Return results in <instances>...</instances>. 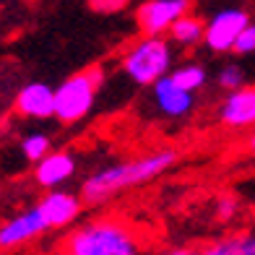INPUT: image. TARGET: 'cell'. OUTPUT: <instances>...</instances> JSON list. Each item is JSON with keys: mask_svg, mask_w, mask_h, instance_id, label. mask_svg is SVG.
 Masks as SVG:
<instances>
[{"mask_svg": "<svg viewBox=\"0 0 255 255\" xmlns=\"http://www.w3.org/2000/svg\"><path fill=\"white\" fill-rule=\"evenodd\" d=\"M235 211H237V201L232 198V195H224V198L216 201V214H219V219L235 216Z\"/></svg>", "mask_w": 255, "mask_h": 255, "instance_id": "obj_20", "label": "cell"}, {"mask_svg": "<svg viewBox=\"0 0 255 255\" xmlns=\"http://www.w3.org/2000/svg\"><path fill=\"white\" fill-rule=\"evenodd\" d=\"M120 68L135 86H154L175 68L172 39L164 34H141V39L128 44V50L123 52Z\"/></svg>", "mask_w": 255, "mask_h": 255, "instance_id": "obj_3", "label": "cell"}, {"mask_svg": "<svg viewBox=\"0 0 255 255\" xmlns=\"http://www.w3.org/2000/svg\"><path fill=\"white\" fill-rule=\"evenodd\" d=\"M18 151L29 164H37L39 159H44L52 151V141H50L47 133H26L18 141Z\"/></svg>", "mask_w": 255, "mask_h": 255, "instance_id": "obj_16", "label": "cell"}, {"mask_svg": "<svg viewBox=\"0 0 255 255\" xmlns=\"http://www.w3.org/2000/svg\"><path fill=\"white\" fill-rule=\"evenodd\" d=\"M206 255H255V229H240L203 245Z\"/></svg>", "mask_w": 255, "mask_h": 255, "instance_id": "obj_13", "label": "cell"}, {"mask_svg": "<svg viewBox=\"0 0 255 255\" xmlns=\"http://www.w3.org/2000/svg\"><path fill=\"white\" fill-rule=\"evenodd\" d=\"M250 24L248 10L242 8H222L206 21V39L203 44L211 52H235L237 37Z\"/></svg>", "mask_w": 255, "mask_h": 255, "instance_id": "obj_6", "label": "cell"}, {"mask_svg": "<svg viewBox=\"0 0 255 255\" xmlns=\"http://www.w3.org/2000/svg\"><path fill=\"white\" fill-rule=\"evenodd\" d=\"M44 232H50V224H47V219H44L39 203L26 206V208H21L18 214L10 216L8 222H3V227H0V248L5 253L18 250V248L29 245V242L39 240Z\"/></svg>", "mask_w": 255, "mask_h": 255, "instance_id": "obj_5", "label": "cell"}, {"mask_svg": "<svg viewBox=\"0 0 255 255\" xmlns=\"http://www.w3.org/2000/svg\"><path fill=\"white\" fill-rule=\"evenodd\" d=\"M235 52L237 55H253L255 52V21L242 29V34L237 37V44H235Z\"/></svg>", "mask_w": 255, "mask_h": 255, "instance_id": "obj_18", "label": "cell"}, {"mask_svg": "<svg viewBox=\"0 0 255 255\" xmlns=\"http://www.w3.org/2000/svg\"><path fill=\"white\" fill-rule=\"evenodd\" d=\"M13 112L24 120H50L55 118V86L44 81H29L13 97Z\"/></svg>", "mask_w": 255, "mask_h": 255, "instance_id": "obj_11", "label": "cell"}, {"mask_svg": "<svg viewBox=\"0 0 255 255\" xmlns=\"http://www.w3.org/2000/svg\"><path fill=\"white\" fill-rule=\"evenodd\" d=\"M169 76L175 78L182 89H188V91H201V89L206 86V81H208L206 68H203L201 63H195V60L182 63V65H175Z\"/></svg>", "mask_w": 255, "mask_h": 255, "instance_id": "obj_15", "label": "cell"}, {"mask_svg": "<svg viewBox=\"0 0 255 255\" xmlns=\"http://www.w3.org/2000/svg\"><path fill=\"white\" fill-rule=\"evenodd\" d=\"M250 151H255V133L250 135Z\"/></svg>", "mask_w": 255, "mask_h": 255, "instance_id": "obj_22", "label": "cell"}, {"mask_svg": "<svg viewBox=\"0 0 255 255\" xmlns=\"http://www.w3.org/2000/svg\"><path fill=\"white\" fill-rule=\"evenodd\" d=\"M177 161L175 148H156L151 154L135 156V159H123V161H112L104 164L94 172H89L81 182V198L86 206H102L128 188H138L143 182H151L161 177L164 172Z\"/></svg>", "mask_w": 255, "mask_h": 255, "instance_id": "obj_1", "label": "cell"}, {"mask_svg": "<svg viewBox=\"0 0 255 255\" xmlns=\"http://www.w3.org/2000/svg\"><path fill=\"white\" fill-rule=\"evenodd\" d=\"M76 167H78L76 156L71 151H65V148H57V151H50L44 159H39L34 164L31 177L42 190H55L76 177Z\"/></svg>", "mask_w": 255, "mask_h": 255, "instance_id": "obj_12", "label": "cell"}, {"mask_svg": "<svg viewBox=\"0 0 255 255\" xmlns=\"http://www.w3.org/2000/svg\"><path fill=\"white\" fill-rule=\"evenodd\" d=\"M57 255H143V240L120 216H94L68 232Z\"/></svg>", "mask_w": 255, "mask_h": 255, "instance_id": "obj_2", "label": "cell"}, {"mask_svg": "<svg viewBox=\"0 0 255 255\" xmlns=\"http://www.w3.org/2000/svg\"><path fill=\"white\" fill-rule=\"evenodd\" d=\"M190 10V0H143L135 8V24L141 34H169L175 21Z\"/></svg>", "mask_w": 255, "mask_h": 255, "instance_id": "obj_7", "label": "cell"}, {"mask_svg": "<svg viewBox=\"0 0 255 255\" xmlns=\"http://www.w3.org/2000/svg\"><path fill=\"white\" fill-rule=\"evenodd\" d=\"M216 84H219V89H224V91H235V89H240L242 84H245V73H242V68H240V65L227 63V65L219 68Z\"/></svg>", "mask_w": 255, "mask_h": 255, "instance_id": "obj_17", "label": "cell"}, {"mask_svg": "<svg viewBox=\"0 0 255 255\" xmlns=\"http://www.w3.org/2000/svg\"><path fill=\"white\" fill-rule=\"evenodd\" d=\"M216 118L224 128H232V130L255 128V86L242 84L235 91H227L216 107Z\"/></svg>", "mask_w": 255, "mask_h": 255, "instance_id": "obj_9", "label": "cell"}, {"mask_svg": "<svg viewBox=\"0 0 255 255\" xmlns=\"http://www.w3.org/2000/svg\"><path fill=\"white\" fill-rule=\"evenodd\" d=\"M44 219L50 224V232L55 229H68L78 222L81 211H84V198L81 193H71V190H63V188H55V190H47L37 201Z\"/></svg>", "mask_w": 255, "mask_h": 255, "instance_id": "obj_10", "label": "cell"}, {"mask_svg": "<svg viewBox=\"0 0 255 255\" xmlns=\"http://www.w3.org/2000/svg\"><path fill=\"white\" fill-rule=\"evenodd\" d=\"M156 255H206L203 248H195V245H175V248H167Z\"/></svg>", "mask_w": 255, "mask_h": 255, "instance_id": "obj_21", "label": "cell"}, {"mask_svg": "<svg viewBox=\"0 0 255 255\" xmlns=\"http://www.w3.org/2000/svg\"><path fill=\"white\" fill-rule=\"evenodd\" d=\"M151 89V102L156 104V112L167 120H185L195 112V91L182 89L172 76L159 78Z\"/></svg>", "mask_w": 255, "mask_h": 255, "instance_id": "obj_8", "label": "cell"}, {"mask_svg": "<svg viewBox=\"0 0 255 255\" xmlns=\"http://www.w3.org/2000/svg\"><path fill=\"white\" fill-rule=\"evenodd\" d=\"M167 37L175 44H180V47H195L198 42L206 39V21H201L198 16H193L188 10L185 16L175 21V26L169 29Z\"/></svg>", "mask_w": 255, "mask_h": 255, "instance_id": "obj_14", "label": "cell"}, {"mask_svg": "<svg viewBox=\"0 0 255 255\" xmlns=\"http://www.w3.org/2000/svg\"><path fill=\"white\" fill-rule=\"evenodd\" d=\"M104 84V71L91 65L81 73L68 76L63 84L55 86V120L63 125H73L84 120L94 110L97 94Z\"/></svg>", "mask_w": 255, "mask_h": 255, "instance_id": "obj_4", "label": "cell"}, {"mask_svg": "<svg viewBox=\"0 0 255 255\" xmlns=\"http://www.w3.org/2000/svg\"><path fill=\"white\" fill-rule=\"evenodd\" d=\"M130 0H89V8L94 10V13H104V16H110V13H118V10H123Z\"/></svg>", "mask_w": 255, "mask_h": 255, "instance_id": "obj_19", "label": "cell"}]
</instances>
